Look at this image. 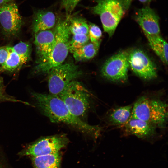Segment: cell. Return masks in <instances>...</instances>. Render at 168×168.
<instances>
[{
	"mask_svg": "<svg viewBox=\"0 0 168 168\" xmlns=\"http://www.w3.org/2000/svg\"><path fill=\"white\" fill-rule=\"evenodd\" d=\"M32 96L38 108L51 122L65 123L95 138L100 135V127L90 125L73 115L58 96L33 92Z\"/></svg>",
	"mask_w": 168,
	"mask_h": 168,
	"instance_id": "1",
	"label": "cell"
},
{
	"mask_svg": "<svg viewBox=\"0 0 168 168\" xmlns=\"http://www.w3.org/2000/svg\"><path fill=\"white\" fill-rule=\"evenodd\" d=\"M69 17L66 16L58 20L54 30L55 43L51 54L45 62L38 64L35 68L37 72L48 73L52 69L63 64L67 57L71 34L69 28Z\"/></svg>",
	"mask_w": 168,
	"mask_h": 168,
	"instance_id": "2",
	"label": "cell"
},
{
	"mask_svg": "<svg viewBox=\"0 0 168 168\" xmlns=\"http://www.w3.org/2000/svg\"><path fill=\"white\" fill-rule=\"evenodd\" d=\"M89 9L100 18L104 31L111 37L120 21L129 9L132 0H95Z\"/></svg>",
	"mask_w": 168,
	"mask_h": 168,
	"instance_id": "3",
	"label": "cell"
},
{
	"mask_svg": "<svg viewBox=\"0 0 168 168\" xmlns=\"http://www.w3.org/2000/svg\"><path fill=\"white\" fill-rule=\"evenodd\" d=\"M131 116L148 122L156 128H163L167 120V106L160 99L142 96L133 106Z\"/></svg>",
	"mask_w": 168,
	"mask_h": 168,
	"instance_id": "4",
	"label": "cell"
},
{
	"mask_svg": "<svg viewBox=\"0 0 168 168\" xmlns=\"http://www.w3.org/2000/svg\"><path fill=\"white\" fill-rule=\"evenodd\" d=\"M58 96L70 112L80 119L85 116L90 107L88 91L81 83L75 80L69 83Z\"/></svg>",
	"mask_w": 168,
	"mask_h": 168,
	"instance_id": "5",
	"label": "cell"
},
{
	"mask_svg": "<svg viewBox=\"0 0 168 168\" xmlns=\"http://www.w3.org/2000/svg\"><path fill=\"white\" fill-rule=\"evenodd\" d=\"M48 74L50 94L58 96L69 83L80 77L83 73L78 66L68 63L53 68Z\"/></svg>",
	"mask_w": 168,
	"mask_h": 168,
	"instance_id": "6",
	"label": "cell"
},
{
	"mask_svg": "<svg viewBox=\"0 0 168 168\" xmlns=\"http://www.w3.org/2000/svg\"><path fill=\"white\" fill-rule=\"evenodd\" d=\"M128 53L122 51L112 56L104 63L101 70V76L110 81L124 83L128 79Z\"/></svg>",
	"mask_w": 168,
	"mask_h": 168,
	"instance_id": "7",
	"label": "cell"
},
{
	"mask_svg": "<svg viewBox=\"0 0 168 168\" xmlns=\"http://www.w3.org/2000/svg\"><path fill=\"white\" fill-rule=\"evenodd\" d=\"M69 142L66 134H60L43 138L29 145L21 153L22 156H38L59 152Z\"/></svg>",
	"mask_w": 168,
	"mask_h": 168,
	"instance_id": "8",
	"label": "cell"
},
{
	"mask_svg": "<svg viewBox=\"0 0 168 168\" xmlns=\"http://www.w3.org/2000/svg\"><path fill=\"white\" fill-rule=\"evenodd\" d=\"M129 67L136 75L145 80H150L157 76L155 64L142 50L134 49L128 53Z\"/></svg>",
	"mask_w": 168,
	"mask_h": 168,
	"instance_id": "9",
	"label": "cell"
},
{
	"mask_svg": "<svg viewBox=\"0 0 168 168\" xmlns=\"http://www.w3.org/2000/svg\"><path fill=\"white\" fill-rule=\"evenodd\" d=\"M0 23L6 35L14 36L18 33L22 20L15 3L11 2L0 5Z\"/></svg>",
	"mask_w": 168,
	"mask_h": 168,
	"instance_id": "10",
	"label": "cell"
},
{
	"mask_svg": "<svg viewBox=\"0 0 168 168\" xmlns=\"http://www.w3.org/2000/svg\"><path fill=\"white\" fill-rule=\"evenodd\" d=\"M134 18L145 36L160 35L159 16L149 6L147 5L138 9Z\"/></svg>",
	"mask_w": 168,
	"mask_h": 168,
	"instance_id": "11",
	"label": "cell"
},
{
	"mask_svg": "<svg viewBox=\"0 0 168 168\" xmlns=\"http://www.w3.org/2000/svg\"><path fill=\"white\" fill-rule=\"evenodd\" d=\"M55 41L54 31L48 30L35 34L34 43L38 57V64L45 62L49 58Z\"/></svg>",
	"mask_w": 168,
	"mask_h": 168,
	"instance_id": "12",
	"label": "cell"
},
{
	"mask_svg": "<svg viewBox=\"0 0 168 168\" xmlns=\"http://www.w3.org/2000/svg\"><path fill=\"white\" fill-rule=\"evenodd\" d=\"M122 126L125 134L133 135L142 139L152 138L156 133L157 128L155 126L131 116L127 122Z\"/></svg>",
	"mask_w": 168,
	"mask_h": 168,
	"instance_id": "13",
	"label": "cell"
},
{
	"mask_svg": "<svg viewBox=\"0 0 168 168\" xmlns=\"http://www.w3.org/2000/svg\"><path fill=\"white\" fill-rule=\"evenodd\" d=\"M58 19L57 14L52 9L37 10L34 14L33 31L35 34L40 31L49 30L56 25Z\"/></svg>",
	"mask_w": 168,
	"mask_h": 168,
	"instance_id": "14",
	"label": "cell"
},
{
	"mask_svg": "<svg viewBox=\"0 0 168 168\" xmlns=\"http://www.w3.org/2000/svg\"><path fill=\"white\" fill-rule=\"evenodd\" d=\"M132 107L131 105H128L113 109L107 116L108 124L113 126L124 124L131 116Z\"/></svg>",
	"mask_w": 168,
	"mask_h": 168,
	"instance_id": "15",
	"label": "cell"
},
{
	"mask_svg": "<svg viewBox=\"0 0 168 168\" xmlns=\"http://www.w3.org/2000/svg\"><path fill=\"white\" fill-rule=\"evenodd\" d=\"M152 49L166 64L168 63V43L160 35L146 36Z\"/></svg>",
	"mask_w": 168,
	"mask_h": 168,
	"instance_id": "16",
	"label": "cell"
},
{
	"mask_svg": "<svg viewBox=\"0 0 168 168\" xmlns=\"http://www.w3.org/2000/svg\"><path fill=\"white\" fill-rule=\"evenodd\" d=\"M59 152L44 156L32 157L35 168H60L61 159Z\"/></svg>",
	"mask_w": 168,
	"mask_h": 168,
	"instance_id": "17",
	"label": "cell"
},
{
	"mask_svg": "<svg viewBox=\"0 0 168 168\" xmlns=\"http://www.w3.org/2000/svg\"><path fill=\"white\" fill-rule=\"evenodd\" d=\"M100 44L88 43L73 53V57L77 61H84L94 58L98 51Z\"/></svg>",
	"mask_w": 168,
	"mask_h": 168,
	"instance_id": "18",
	"label": "cell"
},
{
	"mask_svg": "<svg viewBox=\"0 0 168 168\" xmlns=\"http://www.w3.org/2000/svg\"><path fill=\"white\" fill-rule=\"evenodd\" d=\"M69 28L70 33L73 35H88L89 24L82 17L70 16L69 18Z\"/></svg>",
	"mask_w": 168,
	"mask_h": 168,
	"instance_id": "19",
	"label": "cell"
},
{
	"mask_svg": "<svg viewBox=\"0 0 168 168\" xmlns=\"http://www.w3.org/2000/svg\"><path fill=\"white\" fill-rule=\"evenodd\" d=\"M9 55L1 69L4 71H13L23 64L19 56L9 46Z\"/></svg>",
	"mask_w": 168,
	"mask_h": 168,
	"instance_id": "20",
	"label": "cell"
},
{
	"mask_svg": "<svg viewBox=\"0 0 168 168\" xmlns=\"http://www.w3.org/2000/svg\"><path fill=\"white\" fill-rule=\"evenodd\" d=\"M89 40L88 35L76 34L73 35L69 40V51L73 53L88 43Z\"/></svg>",
	"mask_w": 168,
	"mask_h": 168,
	"instance_id": "21",
	"label": "cell"
},
{
	"mask_svg": "<svg viewBox=\"0 0 168 168\" xmlns=\"http://www.w3.org/2000/svg\"><path fill=\"white\" fill-rule=\"evenodd\" d=\"M11 48L19 56L23 64L26 63L30 56V48L29 45L26 42H21Z\"/></svg>",
	"mask_w": 168,
	"mask_h": 168,
	"instance_id": "22",
	"label": "cell"
},
{
	"mask_svg": "<svg viewBox=\"0 0 168 168\" xmlns=\"http://www.w3.org/2000/svg\"><path fill=\"white\" fill-rule=\"evenodd\" d=\"M88 35L91 42L100 44L102 33L99 26L94 24L89 23Z\"/></svg>",
	"mask_w": 168,
	"mask_h": 168,
	"instance_id": "23",
	"label": "cell"
},
{
	"mask_svg": "<svg viewBox=\"0 0 168 168\" xmlns=\"http://www.w3.org/2000/svg\"><path fill=\"white\" fill-rule=\"evenodd\" d=\"M81 0H61L60 7L65 12L66 16H69L77 5Z\"/></svg>",
	"mask_w": 168,
	"mask_h": 168,
	"instance_id": "24",
	"label": "cell"
},
{
	"mask_svg": "<svg viewBox=\"0 0 168 168\" xmlns=\"http://www.w3.org/2000/svg\"><path fill=\"white\" fill-rule=\"evenodd\" d=\"M9 46L0 47V64L5 63L9 55Z\"/></svg>",
	"mask_w": 168,
	"mask_h": 168,
	"instance_id": "25",
	"label": "cell"
},
{
	"mask_svg": "<svg viewBox=\"0 0 168 168\" xmlns=\"http://www.w3.org/2000/svg\"><path fill=\"white\" fill-rule=\"evenodd\" d=\"M141 2L148 5L152 0H138Z\"/></svg>",
	"mask_w": 168,
	"mask_h": 168,
	"instance_id": "26",
	"label": "cell"
},
{
	"mask_svg": "<svg viewBox=\"0 0 168 168\" xmlns=\"http://www.w3.org/2000/svg\"><path fill=\"white\" fill-rule=\"evenodd\" d=\"M12 0H0V5L12 2Z\"/></svg>",
	"mask_w": 168,
	"mask_h": 168,
	"instance_id": "27",
	"label": "cell"
},
{
	"mask_svg": "<svg viewBox=\"0 0 168 168\" xmlns=\"http://www.w3.org/2000/svg\"><path fill=\"white\" fill-rule=\"evenodd\" d=\"M4 95L2 93L0 92V102L3 101L4 99Z\"/></svg>",
	"mask_w": 168,
	"mask_h": 168,
	"instance_id": "28",
	"label": "cell"
},
{
	"mask_svg": "<svg viewBox=\"0 0 168 168\" xmlns=\"http://www.w3.org/2000/svg\"><path fill=\"white\" fill-rule=\"evenodd\" d=\"M3 92L2 91V88L1 84L0 81V92Z\"/></svg>",
	"mask_w": 168,
	"mask_h": 168,
	"instance_id": "29",
	"label": "cell"
},
{
	"mask_svg": "<svg viewBox=\"0 0 168 168\" xmlns=\"http://www.w3.org/2000/svg\"><path fill=\"white\" fill-rule=\"evenodd\" d=\"M0 168H2L1 166L0 165Z\"/></svg>",
	"mask_w": 168,
	"mask_h": 168,
	"instance_id": "30",
	"label": "cell"
}]
</instances>
